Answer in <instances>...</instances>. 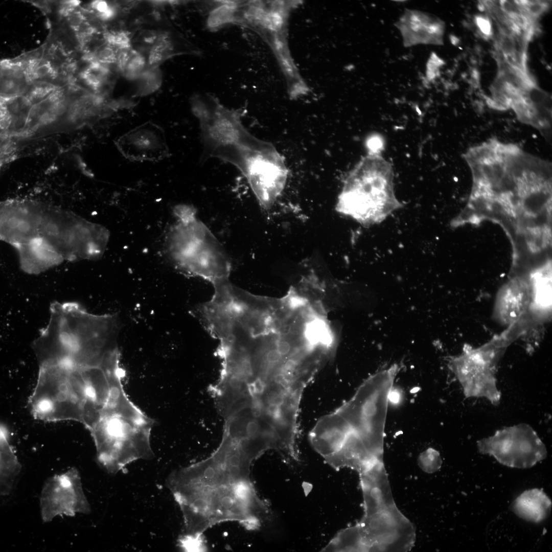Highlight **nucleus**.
Here are the masks:
<instances>
[{
    "label": "nucleus",
    "instance_id": "obj_26",
    "mask_svg": "<svg viewBox=\"0 0 552 552\" xmlns=\"http://www.w3.org/2000/svg\"><path fill=\"white\" fill-rule=\"evenodd\" d=\"M19 222L15 218H11L9 221V225L11 227L14 228L18 226Z\"/></svg>",
    "mask_w": 552,
    "mask_h": 552
},
{
    "label": "nucleus",
    "instance_id": "obj_4",
    "mask_svg": "<svg viewBox=\"0 0 552 552\" xmlns=\"http://www.w3.org/2000/svg\"><path fill=\"white\" fill-rule=\"evenodd\" d=\"M391 164L381 155L366 154L348 172L336 210L361 225L378 224L403 206L395 194Z\"/></svg>",
    "mask_w": 552,
    "mask_h": 552
},
{
    "label": "nucleus",
    "instance_id": "obj_12",
    "mask_svg": "<svg viewBox=\"0 0 552 552\" xmlns=\"http://www.w3.org/2000/svg\"><path fill=\"white\" fill-rule=\"evenodd\" d=\"M78 367L84 385L82 423L90 430L102 418L108 405L109 379L102 360L97 364Z\"/></svg>",
    "mask_w": 552,
    "mask_h": 552
},
{
    "label": "nucleus",
    "instance_id": "obj_16",
    "mask_svg": "<svg viewBox=\"0 0 552 552\" xmlns=\"http://www.w3.org/2000/svg\"><path fill=\"white\" fill-rule=\"evenodd\" d=\"M0 438L1 494L4 496L8 495L12 490L20 472L21 465L2 427H1Z\"/></svg>",
    "mask_w": 552,
    "mask_h": 552
},
{
    "label": "nucleus",
    "instance_id": "obj_13",
    "mask_svg": "<svg viewBox=\"0 0 552 552\" xmlns=\"http://www.w3.org/2000/svg\"><path fill=\"white\" fill-rule=\"evenodd\" d=\"M406 46L417 44L443 43L444 22L434 16L407 10L397 22Z\"/></svg>",
    "mask_w": 552,
    "mask_h": 552
},
{
    "label": "nucleus",
    "instance_id": "obj_18",
    "mask_svg": "<svg viewBox=\"0 0 552 552\" xmlns=\"http://www.w3.org/2000/svg\"><path fill=\"white\" fill-rule=\"evenodd\" d=\"M174 45L170 35L159 34L152 44L147 60L148 67L158 66L174 52Z\"/></svg>",
    "mask_w": 552,
    "mask_h": 552
},
{
    "label": "nucleus",
    "instance_id": "obj_25",
    "mask_svg": "<svg viewBox=\"0 0 552 552\" xmlns=\"http://www.w3.org/2000/svg\"><path fill=\"white\" fill-rule=\"evenodd\" d=\"M18 227L20 231L26 232L29 229L30 225L27 222L21 221L19 222Z\"/></svg>",
    "mask_w": 552,
    "mask_h": 552
},
{
    "label": "nucleus",
    "instance_id": "obj_15",
    "mask_svg": "<svg viewBox=\"0 0 552 552\" xmlns=\"http://www.w3.org/2000/svg\"><path fill=\"white\" fill-rule=\"evenodd\" d=\"M551 501L542 490L532 489L525 491L513 501L511 510L520 518L538 523L549 514Z\"/></svg>",
    "mask_w": 552,
    "mask_h": 552
},
{
    "label": "nucleus",
    "instance_id": "obj_22",
    "mask_svg": "<svg viewBox=\"0 0 552 552\" xmlns=\"http://www.w3.org/2000/svg\"><path fill=\"white\" fill-rule=\"evenodd\" d=\"M365 146L367 154L381 155L385 148V140L381 134L373 133L367 137Z\"/></svg>",
    "mask_w": 552,
    "mask_h": 552
},
{
    "label": "nucleus",
    "instance_id": "obj_5",
    "mask_svg": "<svg viewBox=\"0 0 552 552\" xmlns=\"http://www.w3.org/2000/svg\"><path fill=\"white\" fill-rule=\"evenodd\" d=\"M176 221L167 239L168 252L176 267L188 275L212 284L229 279L231 263L225 249L191 205L179 204Z\"/></svg>",
    "mask_w": 552,
    "mask_h": 552
},
{
    "label": "nucleus",
    "instance_id": "obj_10",
    "mask_svg": "<svg viewBox=\"0 0 552 552\" xmlns=\"http://www.w3.org/2000/svg\"><path fill=\"white\" fill-rule=\"evenodd\" d=\"M40 506L44 522H49L58 516L89 513L90 505L83 491L78 470L72 468L49 478L41 491Z\"/></svg>",
    "mask_w": 552,
    "mask_h": 552
},
{
    "label": "nucleus",
    "instance_id": "obj_2",
    "mask_svg": "<svg viewBox=\"0 0 552 552\" xmlns=\"http://www.w3.org/2000/svg\"><path fill=\"white\" fill-rule=\"evenodd\" d=\"M399 370L395 364L372 375L351 398L320 418L308 436L316 452L324 458L341 451L382 461L389 397Z\"/></svg>",
    "mask_w": 552,
    "mask_h": 552
},
{
    "label": "nucleus",
    "instance_id": "obj_21",
    "mask_svg": "<svg viewBox=\"0 0 552 552\" xmlns=\"http://www.w3.org/2000/svg\"><path fill=\"white\" fill-rule=\"evenodd\" d=\"M526 12L532 18L537 20L549 7L548 4L541 1H518Z\"/></svg>",
    "mask_w": 552,
    "mask_h": 552
},
{
    "label": "nucleus",
    "instance_id": "obj_23",
    "mask_svg": "<svg viewBox=\"0 0 552 552\" xmlns=\"http://www.w3.org/2000/svg\"><path fill=\"white\" fill-rule=\"evenodd\" d=\"M180 546L187 551H199L203 549V543L201 537H192L183 535L179 539Z\"/></svg>",
    "mask_w": 552,
    "mask_h": 552
},
{
    "label": "nucleus",
    "instance_id": "obj_19",
    "mask_svg": "<svg viewBox=\"0 0 552 552\" xmlns=\"http://www.w3.org/2000/svg\"><path fill=\"white\" fill-rule=\"evenodd\" d=\"M136 81L135 95L144 96L150 95L156 91L161 86L162 72L158 66L147 67Z\"/></svg>",
    "mask_w": 552,
    "mask_h": 552
},
{
    "label": "nucleus",
    "instance_id": "obj_3",
    "mask_svg": "<svg viewBox=\"0 0 552 552\" xmlns=\"http://www.w3.org/2000/svg\"><path fill=\"white\" fill-rule=\"evenodd\" d=\"M117 316L95 314L80 304L54 302L48 324L32 347L39 365L67 362L77 367L98 364L117 346Z\"/></svg>",
    "mask_w": 552,
    "mask_h": 552
},
{
    "label": "nucleus",
    "instance_id": "obj_20",
    "mask_svg": "<svg viewBox=\"0 0 552 552\" xmlns=\"http://www.w3.org/2000/svg\"><path fill=\"white\" fill-rule=\"evenodd\" d=\"M147 67L145 57L133 49L122 74L127 80H136Z\"/></svg>",
    "mask_w": 552,
    "mask_h": 552
},
{
    "label": "nucleus",
    "instance_id": "obj_7",
    "mask_svg": "<svg viewBox=\"0 0 552 552\" xmlns=\"http://www.w3.org/2000/svg\"><path fill=\"white\" fill-rule=\"evenodd\" d=\"M513 341L505 331L477 348L465 347L462 354L450 357L449 366L467 398H484L498 405L501 393L497 385L498 362L508 346Z\"/></svg>",
    "mask_w": 552,
    "mask_h": 552
},
{
    "label": "nucleus",
    "instance_id": "obj_17",
    "mask_svg": "<svg viewBox=\"0 0 552 552\" xmlns=\"http://www.w3.org/2000/svg\"><path fill=\"white\" fill-rule=\"evenodd\" d=\"M321 551H367L358 524L339 531Z\"/></svg>",
    "mask_w": 552,
    "mask_h": 552
},
{
    "label": "nucleus",
    "instance_id": "obj_9",
    "mask_svg": "<svg viewBox=\"0 0 552 552\" xmlns=\"http://www.w3.org/2000/svg\"><path fill=\"white\" fill-rule=\"evenodd\" d=\"M257 457L244 445L241 438L226 433L217 451L203 461L202 473L214 488L233 490L249 482L250 467Z\"/></svg>",
    "mask_w": 552,
    "mask_h": 552
},
{
    "label": "nucleus",
    "instance_id": "obj_11",
    "mask_svg": "<svg viewBox=\"0 0 552 552\" xmlns=\"http://www.w3.org/2000/svg\"><path fill=\"white\" fill-rule=\"evenodd\" d=\"M116 145L127 159L137 162H157L169 156L165 132L158 125L148 122L121 136Z\"/></svg>",
    "mask_w": 552,
    "mask_h": 552
},
{
    "label": "nucleus",
    "instance_id": "obj_1",
    "mask_svg": "<svg viewBox=\"0 0 552 552\" xmlns=\"http://www.w3.org/2000/svg\"><path fill=\"white\" fill-rule=\"evenodd\" d=\"M191 104L199 123L202 159L215 157L236 167L262 208L270 209L287 180L282 155L271 143L246 129L239 112L225 107L213 96L198 95Z\"/></svg>",
    "mask_w": 552,
    "mask_h": 552
},
{
    "label": "nucleus",
    "instance_id": "obj_24",
    "mask_svg": "<svg viewBox=\"0 0 552 552\" xmlns=\"http://www.w3.org/2000/svg\"><path fill=\"white\" fill-rule=\"evenodd\" d=\"M475 20L481 35L485 38H489L493 35L491 22L488 16L477 15L475 17Z\"/></svg>",
    "mask_w": 552,
    "mask_h": 552
},
{
    "label": "nucleus",
    "instance_id": "obj_8",
    "mask_svg": "<svg viewBox=\"0 0 552 552\" xmlns=\"http://www.w3.org/2000/svg\"><path fill=\"white\" fill-rule=\"evenodd\" d=\"M477 446L480 453L491 455L512 468L531 467L547 455L545 445L525 423L498 430L493 435L478 441Z\"/></svg>",
    "mask_w": 552,
    "mask_h": 552
},
{
    "label": "nucleus",
    "instance_id": "obj_6",
    "mask_svg": "<svg viewBox=\"0 0 552 552\" xmlns=\"http://www.w3.org/2000/svg\"><path fill=\"white\" fill-rule=\"evenodd\" d=\"M39 367L37 383L29 401L34 417L44 421L82 423L84 385L79 369L65 362Z\"/></svg>",
    "mask_w": 552,
    "mask_h": 552
},
{
    "label": "nucleus",
    "instance_id": "obj_27",
    "mask_svg": "<svg viewBox=\"0 0 552 552\" xmlns=\"http://www.w3.org/2000/svg\"><path fill=\"white\" fill-rule=\"evenodd\" d=\"M47 229L51 233H56L57 231L56 226L54 224H49L47 225Z\"/></svg>",
    "mask_w": 552,
    "mask_h": 552
},
{
    "label": "nucleus",
    "instance_id": "obj_14",
    "mask_svg": "<svg viewBox=\"0 0 552 552\" xmlns=\"http://www.w3.org/2000/svg\"><path fill=\"white\" fill-rule=\"evenodd\" d=\"M531 302V286L523 281L514 280L497 294L494 316L501 324L510 326L527 313Z\"/></svg>",
    "mask_w": 552,
    "mask_h": 552
}]
</instances>
